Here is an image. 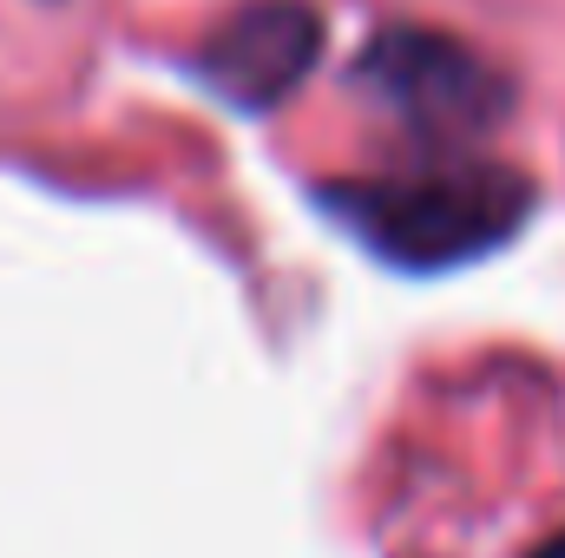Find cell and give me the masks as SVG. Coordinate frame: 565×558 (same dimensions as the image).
<instances>
[{
	"label": "cell",
	"mask_w": 565,
	"mask_h": 558,
	"mask_svg": "<svg viewBox=\"0 0 565 558\" xmlns=\"http://www.w3.org/2000/svg\"><path fill=\"white\" fill-rule=\"evenodd\" d=\"M355 79L422 139H473L507 112V79L460 40L427 26H388L362 53Z\"/></svg>",
	"instance_id": "obj_2"
},
{
	"label": "cell",
	"mask_w": 565,
	"mask_h": 558,
	"mask_svg": "<svg viewBox=\"0 0 565 558\" xmlns=\"http://www.w3.org/2000/svg\"><path fill=\"white\" fill-rule=\"evenodd\" d=\"M329 211L395 270H460L533 217V184L507 164H440L415 178L335 184Z\"/></svg>",
	"instance_id": "obj_1"
},
{
	"label": "cell",
	"mask_w": 565,
	"mask_h": 558,
	"mask_svg": "<svg viewBox=\"0 0 565 558\" xmlns=\"http://www.w3.org/2000/svg\"><path fill=\"white\" fill-rule=\"evenodd\" d=\"M533 558H565V533H559V539H546V546H540Z\"/></svg>",
	"instance_id": "obj_4"
},
{
	"label": "cell",
	"mask_w": 565,
	"mask_h": 558,
	"mask_svg": "<svg viewBox=\"0 0 565 558\" xmlns=\"http://www.w3.org/2000/svg\"><path fill=\"white\" fill-rule=\"evenodd\" d=\"M322 53V13L302 0H250L204 46V86L244 112L289 99Z\"/></svg>",
	"instance_id": "obj_3"
}]
</instances>
